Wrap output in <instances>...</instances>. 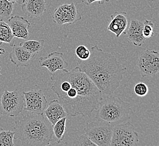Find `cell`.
Instances as JSON below:
<instances>
[{"mask_svg":"<svg viewBox=\"0 0 159 146\" xmlns=\"http://www.w3.org/2000/svg\"><path fill=\"white\" fill-rule=\"evenodd\" d=\"M53 82L51 89L68 115L90 118L98 108L102 95L85 73L78 67L68 71L58 70L50 75Z\"/></svg>","mask_w":159,"mask_h":146,"instance_id":"1","label":"cell"},{"mask_svg":"<svg viewBox=\"0 0 159 146\" xmlns=\"http://www.w3.org/2000/svg\"><path fill=\"white\" fill-rule=\"evenodd\" d=\"M77 67L89 76L102 94L112 95L119 87L127 69L115 55L92 46L88 59L77 61Z\"/></svg>","mask_w":159,"mask_h":146,"instance_id":"2","label":"cell"},{"mask_svg":"<svg viewBox=\"0 0 159 146\" xmlns=\"http://www.w3.org/2000/svg\"><path fill=\"white\" fill-rule=\"evenodd\" d=\"M14 138L27 146H49L52 142V125L45 116L30 113L15 122Z\"/></svg>","mask_w":159,"mask_h":146,"instance_id":"3","label":"cell"},{"mask_svg":"<svg viewBox=\"0 0 159 146\" xmlns=\"http://www.w3.org/2000/svg\"><path fill=\"white\" fill-rule=\"evenodd\" d=\"M106 96L101 98L98 108L96 110L95 118L113 126L128 122L131 110L130 104L116 96Z\"/></svg>","mask_w":159,"mask_h":146,"instance_id":"4","label":"cell"},{"mask_svg":"<svg viewBox=\"0 0 159 146\" xmlns=\"http://www.w3.org/2000/svg\"><path fill=\"white\" fill-rule=\"evenodd\" d=\"M113 125L98 120L86 124L84 131L89 139L97 146H111Z\"/></svg>","mask_w":159,"mask_h":146,"instance_id":"5","label":"cell"},{"mask_svg":"<svg viewBox=\"0 0 159 146\" xmlns=\"http://www.w3.org/2000/svg\"><path fill=\"white\" fill-rule=\"evenodd\" d=\"M25 106L24 96L18 89L5 90L0 98V114L10 117L18 116Z\"/></svg>","mask_w":159,"mask_h":146,"instance_id":"6","label":"cell"},{"mask_svg":"<svg viewBox=\"0 0 159 146\" xmlns=\"http://www.w3.org/2000/svg\"><path fill=\"white\" fill-rule=\"evenodd\" d=\"M139 144V135L130 122L113 126L111 146H135Z\"/></svg>","mask_w":159,"mask_h":146,"instance_id":"7","label":"cell"},{"mask_svg":"<svg viewBox=\"0 0 159 146\" xmlns=\"http://www.w3.org/2000/svg\"><path fill=\"white\" fill-rule=\"evenodd\" d=\"M137 67L141 76H155L159 71V54L146 49L138 58Z\"/></svg>","mask_w":159,"mask_h":146,"instance_id":"8","label":"cell"},{"mask_svg":"<svg viewBox=\"0 0 159 146\" xmlns=\"http://www.w3.org/2000/svg\"><path fill=\"white\" fill-rule=\"evenodd\" d=\"M24 96L25 106L23 109L30 113L43 115L46 109L48 101L42 89H34L22 92Z\"/></svg>","mask_w":159,"mask_h":146,"instance_id":"9","label":"cell"},{"mask_svg":"<svg viewBox=\"0 0 159 146\" xmlns=\"http://www.w3.org/2000/svg\"><path fill=\"white\" fill-rule=\"evenodd\" d=\"M81 18L82 16L77 9L74 2L59 6L55 9L52 15L53 22L59 25L75 24Z\"/></svg>","mask_w":159,"mask_h":146,"instance_id":"10","label":"cell"},{"mask_svg":"<svg viewBox=\"0 0 159 146\" xmlns=\"http://www.w3.org/2000/svg\"><path fill=\"white\" fill-rule=\"evenodd\" d=\"M39 64L41 67H45L52 75L58 70H63L68 67V62L65 60L62 52L54 51L45 57L39 58Z\"/></svg>","mask_w":159,"mask_h":146,"instance_id":"11","label":"cell"},{"mask_svg":"<svg viewBox=\"0 0 159 146\" xmlns=\"http://www.w3.org/2000/svg\"><path fill=\"white\" fill-rule=\"evenodd\" d=\"M7 24L14 37L23 40H27L29 38L28 29L31 27V23L27 19L20 16H11L8 19Z\"/></svg>","mask_w":159,"mask_h":146,"instance_id":"12","label":"cell"},{"mask_svg":"<svg viewBox=\"0 0 159 146\" xmlns=\"http://www.w3.org/2000/svg\"><path fill=\"white\" fill-rule=\"evenodd\" d=\"M36 55L37 54L30 52L21 46H16L14 44L10 53V60L16 67H28Z\"/></svg>","mask_w":159,"mask_h":146,"instance_id":"13","label":"cell"},{"mask_svg":"<svg viewBox=\"0 0 159 146\" xmlns=\"http://www.w3.org/2000/svg\"><path fill=\"white\" fill-rule=\"evenodd\" d=\"M111 19L107 29L115 34L116 38H119L122 34H126L128 25L127 14L124 11L115 12L111 15Z\"/></svg>","mask_w":159,"mask_h":146,"instance_id":"14","label":"cell"},{"mask_svg":"<svg viewBox=\"0 0 159 146\" xmlns=\"http://www.w3.org/2000/svg\"><path fill=\"white\" fill-rule=\"evenodd\" d=\"M143 23L137 20H132L126 31L128 40L135 46L141 47L144 43L146 38L143 35Z\"/></svg>","mask_w":159,"mask_h":146,"instance_id":"15","label":"cell"},{"mask_svg":"<svg viewBox=\"0 0 159 146\" xmlns=\"http://www.w3.org/2000/svg\"><path fill=\"white\" fill-rule=\"evenodd\" d=\"M21 10L31 18L40 17L46 11V1L45 0H25L22 3Z\"/></svg>","mask_w":159,"mask_h":146,"instance_id":"16","label":"cell"},{"mask_svg":"<svg viewBox=\"0 0 159 146\" xmlns=\"http://www.w3.org/2000/svg\"><path fill=\"white\" fill-rule=\"evenodd\" d=\"M45 115L50 123L54 125L59 120L68 115L58 100H54L49 102L44 111Z\"/></svg>","mask_w":159,"mask_h":146,"instance_id":"17","label":"cell"},{"mask_svg":"<svg viewBox=\"0 0 159 146\" xmlns=\"http://www.w3.org/2000/svg\"><path fill=\"white\" fill-rule=\"evenodd\" d=\"M14 38L9 24L2 20H0V45L5 43L12 47L15 42Z\"/></svg>","mask_w":159,"mask_h":146,"instance_id":"18","label":"cell"},{"mask_svg":"<svg viewBox=\"0 0 159 146\" xmlns=\"http://www.w3.org/2000/svg\"><path fill=\"white\" fill-rule=\"evenodd\" d=\"M67 117H64L56 122L55 124L52 125L53 134L55 135L57 140V142L60 143L64 139V135L66 131Z\"/></svg>","mask_w":159,"mask_h":146,"instance_id":"19","label":"cell"},{"mask_svg":"<svg viewBox=\"0 0 159 146\" xmlns=\"http://www.w3.org/2000/svg\"><path fill=\"white\" fill-rule=\"evenodd\" d=\"M19 46L23 48L27 49L30 52L37 54L43 49L44 46V41L43 40H28L24 42H21Z\"/></svg>","mask_w":159,"mask_h":146,"instance_id":"20","label":"cell"},{"mask_svg":"<svg viewBox=\"0 0 159 146\" xmlns=\"http://www.w3.org/2000/svg\"><path fill=\"white\" fill-rule=\"evenodd\" d=\"M15 133V131H5L0 128V146H15L13 142Z\"/></svg>","mask_w":159,"mask_h":146,"instance_id":"21","label":"cell"},{"mask_svg":"<svg viewBox=\"0 0 159 146\" xmlns=\"http://www.w3.org/2000/svg\"><path fill=\"white\" fill-rule=\"evenodd\" d=\"M14 3L9 0H0V17L9 19L12 16Z\"/></svg>","mask_w":159,"mask_h":146,"instance_id":"22","label":"cell"},{"mask_svg":"<svg viewBox=\"0 0 159 146\" xmlns=\"http://www.w3.org/2000/svg\"><path fill=\"white\" fill-rule=\"evenodd\" d=\"M72 144L73 146H96L95 143H93L85 134H83L77 137L74 140Z\"/></svg>","mask_w":159,"mask_h":146,"instance_id":"23","label":"cell"},{"mask_svg":"<svg viewBox=\"0 0 159 146\" xmlns=\"http://www.w3.org/2000/svg\"><path fill=\"white\" fill-rule=\"evenodd\" d=\"M75 54L80 60H86L90 56V51L85 46L80 45L75 49Z\"/></svg>","mask_w":159,"mask_h":146,"instance_id":"24","label":"cell"},{"mask_svg":"<svg viewBox=\"0 0 159 146\" xmlns=\"http://www.w3.org/2000/svg\"><path fill=\"white\" fill-rule=\"evenodd\" d=\"M143 35L146 39L150 38L153 36L154 35V31L152 21L149 20H145L144 21Z\"/></svg>","mask_w":159,"mask_h":146,"instance_id":"25","label":"cell"},{"mask_svg":"<svg viewBox=\"0 0 159 146\" xmlns=\"http://www.w3.org/2000/svg\"><path fill=\"white\" fill-rule=\"evenodd\" d=\"M134 92L139 97H144L148 92V87L146 84L143 82L138 83L134 86Z\"/></svg>","mask_w":159,"mask_h":146,"instance_id":"26","label":"cell"},{"mask_svg":"<svg viewBox=\"0 0 159 146\" xmlns=\"http://www.w3.org/2000/svg\"><path fill=\"white\" fill-rule=\"evenodd\" d=\"M81 1L86 5H89L94 2H98L99 5H102L105 2H108L110 0H81Z\"/></svg>","mask_w":159,"mask_h":146,"instance_id":"27","label":"cell"},{"mask_svg":"<svg viewBox=\"0 0 159 146\" xmlns=\"http://www.w3.org/2000/svg\"><path fill=\"white\" fill-rule=\"evenodd\" d=\"M9 1L12 2V3H18L19 4H22L25 1V0H9Z\"/></svg>","mask_w":159,"mask_h":146,"instance_id":"28","label":"cell"},{"mask_svg":"<svg viewBox=\"0 0 159 146\" xmlns=\"http://www.w3.org/2000/svg\"><path fill=\"white\" fill-rule=\"evenodd\" d=\"M5 54V49H2L0 47V55H3Z\"/></svg>","mask_w":159,"mask_h":146,"instance_id":"29","label":"cell"},{"mask_svg":"<svg viewBox=\"0 0 159 146\" xmlns=\"http://www.w3.org/2000/svg\"><path fill=\"white\" fill-rule=\"evenodd\" d=\"M1 67H0V75L1 74ZM1 86L0 85V88H1Z\"/></svg>","mask_w":159,"mask_h":146,"instance_id":"30","label":"cell"}]
</instances>
